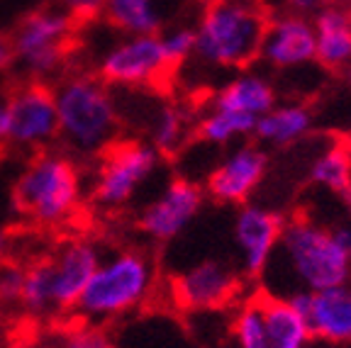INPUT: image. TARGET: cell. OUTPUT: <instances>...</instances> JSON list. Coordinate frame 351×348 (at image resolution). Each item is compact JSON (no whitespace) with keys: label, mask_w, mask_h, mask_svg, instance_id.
Wrapping results in <instances>:
<instances>
[{"label":"cell","mask_w":351,"mask_h":348,"mask_svg":"<svg viewBox=\"0 0 351 348\" xmlns=\"http://www.w3.org/2000/svg\"><path fill=\"white\" fill-rule=\"evenodd\" d=\"M56 348H115V343L103 327H98L93 321H86V324L69 329L61 336Z\"/></svg>","instance_id":"28"},{"label":"cell","mask_w":351,"mask_h":348,"mask_svg":"<svg viewBox=\"0 0 351 348\" xmlns=\"http://www.w3.org/2000/svg\"><path fill=\"white\" fill-rule=\"evenodd\" d=\"M103 17L120 34H159L164 25L156 0H105Z\"/></svg>","instance_id":"21"},{"label":"cell","mask_w":351,"mask_h":348,"mask_svg":"<svg viewBox=\"0 0 351 348\" xmlns=\"http://www.w3.org/2000/svg\"><path fill=\"white\" fill-rule=\"evenodd\" d=\"M278 258L298 290H324L351 283V256L337 241L332 227L310 217H295L283 224L278 239Z\"/></svg>","instance_id":"4"},{"label":"cell","mask_w":351,"mask_h":348,"mask_svg":"<svg viewBox=\"0 0 351 348\" xmlns=\"http://www.w3.org/2000/svg\"><path fill=\"white\" fill-rule=\"evenodd\" d=\"M186 129L188 120L183 110L176 105H161L149 117V144L159 153H173L186 142Z\"/></svg>","instance_id":"24"},{"label":"cell","mask_w":351,"mask_h":348,"mask_svg":"<svg viewBox=\"0 0 351 348\" xmlns=\"http://www.w3.org/2000/svg\"><path fill=\"white\" fill-rule=\"evenodd\" d=\"M315 59L327 71L351 64V20L346 5H324L315 12Z\"/></svg>","instance_id":"17"},{"label":"cell","mask_w":351,"mask_h":348,"mask_svg":"<svg viewBox=\"0 0 351 348\" xmlns=\"http://www.w3.org/2000/svg\"><path fill=\"white\" fill-rule=\"evenodd\" d=\"M258 56L274 69H298L315 61L313 20L298 12L269 20Z\"/></svg>","instance_id":"15"},{"label":"cell","mask_w":351,"mask_h":348,"mask_svg":"<svg viewBox=\"0 0 351 348\" xmlns=\"http://www.w3.org/2000/svg\"><path fill=\"white\" fill-rule=\"evenodd\" d=\"M310 180L329 192L344 195L351 185V153L344 144H332L310 164Z\"/></svg>","instance_id":"23"},{"label":"cell","mask_w":351,"mask_h":348,"mask_svg":"<svg viewBox=\"0 0 351 348\" xmlns=\"http://www.w3.org/2000/svg\"><path fill=\"white\" fill-rule=\"evenodd\" d=\"M269 17L239 0H213L195 27V59L215 69H247L261 54Z\"/></svg>","instance_id":"3"},{"label":"cell","mask_w":351,"mask_h":348,"mask_svg":"<svg viewBox=\"0 0 351 348\" xmlns=\"http://www.w3.org/2000/svg\"><path fill=\"white\" fill-rule=\"evenodd\" d=\"M3 319H5V316H3V302H0V329H3Z\"/></svg>","instance_id":"38"},{"label":"cell","mask_w":351,"mask_h":348,"mask_svg":"<svg viewBox=\"0 0 351 348\" xmlns=\"http://www.w3.org/2000/svg\"><path fill=\"white\" fill-rule=\"evenodd\" d=\"M269 171V153L261 144H241L227 153L208 175V195L222 205H244Z\"/></svg>","instance_id":"11"},{"label":"cell","mask_w":351,"mask_h":348,"mask_svg":"<svg viewBox=\"0 0 351 348\" xmlns=\"http://www.w3.org/2000/svg\"><path fill=\"white\" fill-rule=\"evenodd\" d=\"M95 71L110 88H147L161 83L173 69L164 56L159 34H122L98 56Z\"/></svg>","instance_id":"8"},{"label":"cell","mask_w":351,"mask_h":348,"mask_svg":"<svg viewBox=\"0 0 351 348\" xmlns=\"http://www.w3.org/2000/svg\"><path fill=\"white\" fill-rule=\"evenodd\" d=\"M305 316L313 338L324 343H351V283L310 293Z\"/></svg>","instance_id":"16"},{"label":"cell","mask_w":351,"mask_h":348,"mask_svg":"<svg viewBox=\"0 0 351 348\" xmlns=\"http://www.w3.org/2000/svg\"><path fill=\"white\" fill-rule=\"evenodd\" d=\"M341 144H344V147L349 149V153H351V129H349V132H346V134H344V139H341Z\"/></svg>","instance_id":"35"},{"label":"cell","mask_w":351,"mask_h":348,"mask_svg":"<svg viewBox=\"0 0 351 348\" xmlns=\"http://www.w3.org/2000/svg\"><path fill=\"white\" fill-rule=\"evenodd\" d=\"M83 200L76 161L59 151H39L15 183V207L42 227H61Z\"/></svg>","instance_id":"5"},{"label":"cell","mask_w":351,"mask_h":348,"mask_svg":"<svg viewBox=\"0 0 351 348\" xmlns=\"http://www.w3.org/2000/svg\"><path fill=\"white\" fill-rule=\"evenodd\" d=\"M332 232H335L337 241H339V246L346 251L351 256V222H341V224H335L332 227Z\"/></svg>","instance_id":"31"},{"label":"cell","mask_w":351,"mask_h":348,"mask_svg":"<svg viewBox=\"0 0 351 348\" xmlns=\"http://www.w3.org/2000/svg\"><path fill=\"white\" fill-rule=\"evenodd\" d=\"M156 288V268L152 258L137 249H120L103 256L76 310L86 321L103 324L139 310Z\"/></svg>","instance_id":"2"},{"label":"cell","mask_w":351,"mask_h":348,"mask_svg":"<svg viewBox=\"0 0 351 348\" xmlns=\"http://www.w3.org/2000/svg\"><path fill=\"white\" fill-rule=\"evenodd\" d=\"M258 310L263 316V329L269 336V348H305L313 341L307 316L291 305L288 297L258 295Z\"/></svg>","instance_id":"18"},{"label":"cell","mask_w":351,"mask_h":348,"mask_svg":"<svg viewBox=\"0 0 351 348\" xmlns=\"http://www.w3.org/2000/svg\"><path fill=\"white\" fill-rule=\"evenodd\" d=\"M5 251H8V239H5V234L0 232V261H5Z\"/></svg>","instance_id":"34"},{"label":"cell","mask_w":351,"mask_h":348,"mask_svg":"<svg viewBox=\"0 0 351 348\" xmlns=\"http://www.w3.org/2000/svg\"><path fill=\"white\" fill-rule=\"evenodd\" d=\"M17 305L27 310L32 316H47L54 312V295H51L49 261H39L25 268V283Z\"/></svg>","instance_id":"25"},{"label":"cell","mask_w":351,"mask_h":348,"mask_svg":"<svg viewBox=\"0 0 351 348\" xmlns=\"http://www.w3.org/2000/svg\"><path fill=\"white\" fill-rule=\"evenodd\" d=\"M346 10H349V20H351V5H346Z\"/></svg>","instance_id":"39"},{"label":"cell","mask_w":351,"mask_h":348,"mask_svg":"<svg viewBox=\"0 0 351 348\" xmlns=\"http://www.w3.org/2000/svg\"><path fill=\"white\" fill-rule=\"evenodd\" d=\"M305 348H310V346H305Z\"/></svg>","instance_id":"41"},{"label":"cell","mask_w":351,"mask_h":348,"mask_svg":"<svg viewBox=\"0 0 351 348\" xmlns=\"http://www.w3.org/2000/svg\"><path fill=\"white\" fill-rule=\"evenodd\" d=\"M276 105V90L269 81L256 73H241L225 88H219L213 98L210 108L232 110V112L249 114V117H261Z\"/></svg>","instance_id":"20"},{"label":"cell","mask_w":351,"mask_h":348,"mask_svg":"<svg viewBox=\"0 0 351 348\" xmlns=\"http://www.w3.org/2000/svg\"><path fill=\"white\" fill-rule=\"evenodd\" d=\"M76 22L59 5H47L32 10L17 22L10 34L12 64L29 81H47L59 76L73 44Z\"/></svg>","instance_id":"6"},{"label":"cell","mask_w":351,"mask_h":348,"mask_svg":"<svg viewBox=\"0 0 351 348\" xmlns=\"http://www.w3.org/2000/svg\"><path fill=\"white\" fill-rule=\"evenodd\" d=\"M59 139L54 90L42 81L20 86L8 98V142L17 149L44 151Z\"/></svg>","instance_id":"9"},{"label":"cell","mask_w":351,"mask_h":348,"mask_svg":"<svg viewBox=\"0 0 351 348\" xmlns=\"http://www.w3.org/2000/svg\"><path fill=\"white\" fill-rule=\"evenodd\" d=\"M285 219L261 205H244L234 217V244L241 251L244 275L258 280L269 268L271 256L283 234Z\"/></svg>","instance_id":"13"},{"label":"cell","mask_w":351,"mask_h":348,"mask_svg":"<svg viewBox=\"0 0 351 348\" xmlns=\"http://www.w3.org/2000/svg\"><path fill=\"white\" fill-rule=\"evenodd\" d=\"M12 66V49H10V39L5 34H0V71H5Z\"/></svg>","instance_id":"32"},{"label":"cell","mask_w":351,"mask_h":348,"mask_svg":"<svg viewBox=\"0 0 351 348\" xmlns=\"http://www.w3.org/2000/svg\"><path fill=\"white\" fill-rule=\"evenodd\" d=\"M203 190L193 180L176 178L139 214V229L154 241L181 236L203 210Z\"/></svg>","instance_id":"10"},{"label":"cell","mask_w":351,"mask_h":348,"mask_svg":"<svg viewBox=\"0 0 351 348\" xmlns=\"http://www.w3.org/2000/svg\"><path fill=\"white\" fill-rule=\"evenodd\" d=\"M8 142V98L0 95V144Z\"/></svg>","instance_id":"33"},{"label":"cell","mask_w":351,"mask_h":348,"mask_svg":"<svg viewBox=\"0 0 351 348\" xmlns=\"http://www.w3.org/2000/svg\"><path fill=\"white\" fill-rule=\"evenodd\" d=\"M254 129H256V117L232 112V110L210 108L197 125V136L213 147H227L241 136H254Z\"/></svg>","instance_id":"22"},{"label":"cell","mask_w":351,"mask_h":348,"mask_svg":"<svg viewBox=\"0 0 351 348\" xmlns=\"http://www.w3.org/2000/svg\"><path fill=\"white\" fill-rule=\"evenodd\" d=\"M161 49L171 69H178L195 54V27H173L159 32Z\"/></svg>","instance_id":"27"},{"label":"cell","mask_w":351,"mask_h":348,"mask_svg":"<svg viewBox=\"0 0 351 348\" xmlns=\"http://www.w3.org/2000/svg\"><path fill=\"white\" fill-rule=\"evenodd\" d=\"M25 283V268L20 263L0 261V302L3 305H17Z\"/></svg>","instance_id":"29"},{"label":"cell","mask_w":351,"mask_h":348,"mask_svg":"<svg viewBox=\"0 0 351 348\" xmlns=\"http://www.w3.org/2000/svg\"><path fill=\"white\" fill-rule=\"evenodd\" d=\"M100 246L95 241L78 236L69 239L54 258H49V273H51V295H54V312L76 310V302L81 293L86 290L88 280L98 268Z\"/></svg>","instance_id":"14"},{"label":"cell","mask_w":351,"mask_h":348,"mask_svg":"<svg viewBox=\"0 0 351 348\" xmlns=\"http://www.w3.org/2000/svg\"><path fill=\"white\" fill-rule=\"evenodd\" d=\"M161 153L149 142H112L100 151L90 197L103 210H120L159 169Z\"/></svg>","instance_id":"7"},{"label":"cell","mask_w":351,"mask_h":348,"mask_svg":"<svg viewBox=\"0 0 351 348\" xmlns=\"http://www.w3.org/2000/svg\"><path fill=\"white\" fill-rule=\"evenodd\" d=\"M315 117L310 108L302 103L291 105H274L266 114L256 120L254 136L258 144H269V147H291V144L305 139L313 132Z\"/></svg>","instance_id":"19"},{"label":"cell","mask_w":351,"mask_h":348,"mask_svg":"<svg viewBox=\"0 0 351 348\" xmlns=\"http://www.w3.org/2000/svg\"><path fill=\"white\" fill-rule=\"evenodd\" d=\"M203 3H213V0H203Z\"/></svg>","instance_id":"40"},{"label":"cell","mask_w":351,"mask_h":348,"mask_svg":"<svg viewBox=\"0 0 351 348\" xmlns=\"http://www.w3.org/2000/svg\"><path fill=\"white\" fill-rule=\"evenodd\" d=\"M51 90L59 136L66 147L78 156L105 151L120 129V105L108 83L95 73H71Z\"/></svg>","instance_id":"1"},{"label":"cell","mask_w":351,"mask_h":348,"mask_svg":"<svg viewBox=\"0 0 351 348\" xmlns=\"http://www.w3.org/2000/svg\"><path fill=\"white\" fill-rule=\"evenodd\" d=\"M344 78H346V83H349V88H351V64L344 69Z\"/></svg>","instance_id":"36"},{"label":"cell","mask_w":351,"mask_h":348,"mask_svg":"<svg viewBox=\"0 0 351 348\" xmlns=\"http://www.w3.org/2000/svg\"><path fill=\"white\" fill-rule=\"evenodd\" d=\"M344 200L349 202V207H351V185H349V190L344 192Z\"/></svg>","instance_id":"37"},{"label":"cell","mask_w":351,"mask_h":348,"mask_svg":"<svg viewBox=\"0 0 351 348\" xmlns=\"http://www.w3.org/2000/svg\"><path fill=\"white\" fill-rule=\"evenodd\" d=\"M59 8L73 22H93L103 17L105 0H59Z\"/></svg>","instance_id":"30"},{"label":"cell","mask_w":351,"mask_h":348,"mask_svg":"<svg viewBox=\"0 0 351 348\" xmlns=\"http://www.w3.org/2000/svg\"><path fill=\"white\" fill-rule=\"evenodd\" d=\"M239 293V275L222 261H200L178 273L171 285L176 305L188 312L219 310Z\"/></svg>","instance_id":"12"},{"label":"cell","mask_w":351,"mask_h":348,"mask_svg":"<svg viewBox=\"0 0 351 348\" xmlns=\"http://www.w3.org/2000/svg\"><path fill=\"white\" fill-rule=\"evenodd\" d=\"M232 336H234V348H269V336L263 329V316L256 297L249 299L237 312L232 321Z\"/></svg>","instance_id":"26"}]
</instances>
